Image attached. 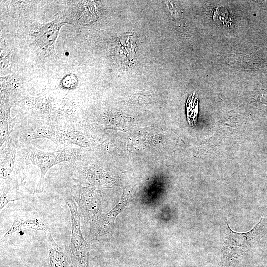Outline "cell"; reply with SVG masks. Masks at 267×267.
Masks as SVG:
<instances>
[{
	"mask_svg": "<svg viewBox=\"0 0 267 267\" xmlns=\"http://www.w3.org/2000/svg\"><path fill=\"white\" fill-rule=\"evenodd\" d=\"M67 24L59 16L46 23L34 22L26 28L30 44L41 57L47 59H56L55 44L61 27Z\"/></svg>",
	"mask_w": 267,
	"mask_h": 267,
	"instance_id": "obj_1",
	"label": "cell"
},
{
	"mask_svg": "<svg viewBox=\"0 0 267 267\" xmlns=\"http://www.w3.org/2000/svg\"><path fill=\"white\" fill-rule=\"evenodd\" d=\"M22 153L26 162L37 166L40 171V178L36 188L37 191L43 189L44 177L51 167L62 162H74L79 160L81 158L80 150L78 148L71 147L46 152L29 146L24 148Z\"/></svg>",
	"mask_w": 267,
	"mask_h": 267,
	"instance_id": "obj_2",
	"label": "cell"
},
{
	"mask_svg": "<svg viewBox=\"0 0 267 267\" xmlns=\"http://www.w3.org/2000/svg\"><path fill=\"white\" fill-rule=\"evenodd\" d=\"M71 214V237L69 245L67 247L69 255L74 267H90L89 254L91 246L85 240L80 228V214L72 196L65 199Z\"/></svg>",
	"mask_w": 267,
	"mask_h": 267,
	"instance_id": "obj_3",
	"label": "cell"
},
{
	"mask_svg": "<svg viewBox=\"0 0 267 267\" xmlns=\"http://www.w3.org/2000/svg\"><path fill=\"white\" fill-rule=\"evenodd\" d=\"M23 101L34 112L53 117L70 116L77 109L75 102L67 98H54L44 95L26 97Z\"/></svg>",
	"mask_w": 267,
	"mask_h": 267,
	"instance_id": "obj_4",
	"label": "cell"
},
{
	"mask_svg": "<svg viewBox=\"0 0 267 267\" xmlns=\"http://www.w3.org/2000/svg\"><path fill=\"white\" fill-rule=\"evenodd\" d=\"M263 218L249 231L239 233L231 229L227 223L222 251L224 256L230 261L248 252L258 239Z\"/></svg>",
	"mask_w": 267,
	"mask_h": 267,
	"instance_id": "obj_5",
	"label": "cell"
},
{
	"mask_svg": "<svg viewBox=\"0 0 267 267\" xmlns=\"http://www.w3.org/2000/svg\"><path fill=\"white\" fill-rule=\"evenodd\" d=\"M128 201V197L124 195L120 202L108 213L100 215L90 222L88 238L96 240L111 232L116 217L126 207Z\"/></svg>",
	"mask_w": 267,
	"mask_h": 267,
	"instance_id": "obj_6",
	"label": "cell"
},
{
	"mask_svg": "<svg viewBox=\"0 0 267 267\" xmlns=\"http://www.w3.org/2000/svg\"><path fill=\"white\" fill-rule=\"evenodd\" d=\"M76 197H73L78 205L86 221H92L99 216L101 211V197L96 191L86 187H80Z\"/></svg>",
	"mask_w": 267,
	"mask_h": 267,
	"instance_id": "obj_7",
	"label": "cell"
},
{
	"mask_svg": "<svg viewBox=\"0 0 267 267\" xmlns=\"http://www.w3.org/2000/svg\"><path fill=\"white\" fill-rule=\"evenodd\" d=\"M25 229L43 231L45 233L49 231L48 225L40 216L32 213L16 214L11 227L4 235L1 241H5L16 232L22 235Z\"/></svg>",
	"mask_w": 267,
	"mask_h": 267,
	"instance_id": "obj_8",
	"label": "cell"
},
{
	"mask_svg": "<svg viewBox=\"0 0 267 267\" xmlns=\"http://www.w3.org/2000/svg\"><path fill=\"white\" fill-rule=\"evenodd\" d=\"M74 2L68 10L71 21L77 23L89 24L96 21L99 16L97 3L94 1H77Z\"/></svg>",
	"mask_w": 267,
	"mask_h": 267,
	"instance_id": "obj_9",
	"label": "cell"
},
{
	"mask_svg": "<svg viewBox=\"0 0 267 267\" xmlns=\"http://www.w3.org/2000/svg\"><path fill=\"white\" fill-rule=\"evenodd\" d=\"M56 144L74 145L85 147L88 145L87 137L78 130L56 128L51 127L48 137Z\"/></svg>",
	"mask_w": 267,
	"mask_h": 267,
	"instance_id": "obj_10",
	"label": "cell"
},
{
	"mask_svg": "<svg viewBox=\"0 0 267 267\" xmlns=\"http://www.w3.org/2000/svg\"><path fill=\"white\" fill-rule=\"evenodd\" d=\"M16 147L11 138L0 147V182L11 181L14 168Z\"/></svg>",
	"mask_w": 267,
	"mask_h": 267,
	"instance_id": "obj_11",
	"label": "cell"
},
{
	"mask_svg": "<svg viewBox=\"0 0 267 267\" xmlns=\"http://www.w3.org/2000/svg\"><path fill=\"white\" fill-rule=\"evenodd\" d=\"M45 233L47 240L50 267H70L64 250L56 243L49 231Z\"/></svg>",
	"mask_w": 267,
	"mask_h": 267,
	"instance_id": "obj_12",
	"label": "cell"
},
{
	"mask_svg": "<svg viewBox=\"0 0 267 267\" xmlns=\"http://www.w3.org/2000/svg\"><path fill=\"white\" fill-rule=\"evenodd\" d=\"M22 85L19 77L14 75L0 77V102L11 104L8 100L10 96H14Z\"/></svg>",
	"mask_w": 267,
	"mask_h": 267,
	"instance_id": "obj_13",
	"label": "cell"
},
{
	"mask_svg": "<svg viewBox=\"0 0 267 267\" xmlns=\"http://www.w3.org/2000/svg\"><path fill=\"white\" fill-rule=\"evenodd\" d=\"M12 104L0 103V147L9 139L13 130L10 110Z\"/></svg>",
	"mask_w": 267,
	"mask_h": 267,
	"instance_id": "obj_14",
	"label": "cell"
},
{
	"mask_svg": "<svg viewBox=\"0 0 267 267\" xmlns=\"http://www.w3.org/2000/svg\"><path fill=\"white\" fill-rule=\"evenodd\" d=\"M134 41L133 37L130 35H125L116 42L114 47L115 52L118 53L120 57L124 59H131L135 54L136 44L128 46L130 43Z\"/></svg>",
	"mask_w": 267,
	"mask_h": 267,
	"instance_id": "obj_15",
	"label": "cell"
},
{
	"mask_svg": "<svg viewBox=\"0 0 267 267\" xmlns=\"http://www.w3.org/2000/svg\"><path fill=\"white\" fill-rule=\"evenodd\" d=\"M198 99L193 94L189 97L186 103L187 116L189 123L193 124L198 113Z\"/></svg>",
	"mask_w": 267,
	"mask_h": 267,
	"instance_id": "obj_16",
	"label": "cell"
},
{
	"mask_svg": "<svg viewBox=\"0 0 267 267\" xmlns=\"http://www.w3.org/2000/svg\"><path fill=\"white\" fill-rule=\"evenodd\" d=\"M77 85L78 79L77 77L71 73L65 75L60 82L61 87L66 89H73L77 87Z\"/></svg>",
	"mask_w": 267,
	"mask_h": 267,
	"instance_id": "obj_17",
	"label": "cell"
},
{
	"mask_svg": "<svg viewBox=\"0 0 267 267\" xmlns=\"http://www.w3.org/2000/svg\"><path fill=\"white\" fill-rule=\"evenodd\" d=\"M10 58V52L6 50V46L4 47L1 44L0 46V69H6L9 66Z\"/></svg>",
	"mask_w": 267,
	"mask_h": 267,
	"instance_id": "obj_18",
	"label": "cell"
}]
</instances>
